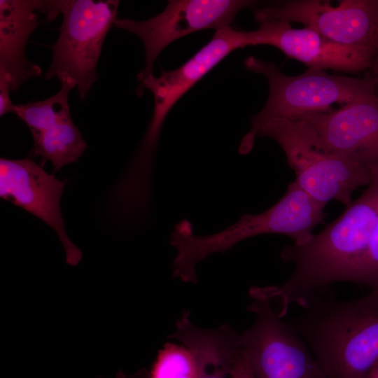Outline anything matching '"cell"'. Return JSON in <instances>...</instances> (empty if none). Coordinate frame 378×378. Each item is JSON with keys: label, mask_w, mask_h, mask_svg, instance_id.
Here are the masks:
<instances>
[{"label": "cell", "mask_w": 378, "mask_h": 378, "mask_svg": "<svg viewBox=\"0 0 378 378\" xmlns=\"http://www.w3.org/2000/svg\"><path fill=\"white\" fill-rule=\"evenodd\" d=\"M233 365L223 363H202L199 378H230Z\"/></svg>", "instance_id": "19"}, {"label": "cell", "mask_w": 378, "mask_h": 378, "mask_svg": "<svg viewBox=\"0 0 378 378\" xmlns=\"http://www.w3.org/2000/svg\"><path fill=\"white\" fill-rule=\"evenodd\" d=\"M356 283L378 290V217L360 266Z\"/></svg>", "instance_id": "18"}, {"label": "cell", "mask_w": 378, "mask_h": 378, "mask_svg": "<svg viewBox=\"0 0 378 378\" xmlns=\"http://www.w3.org/2000/svg\"><path fill=\"white\" fill-rule=\"evenodd\" d=\"M287 323L307 344L328 378H369L378 365V290L340 301L326 288Z\"/></svg>", "instance_id": "2"}, {"label": "cell", "mask_w": 378, "mask_h": 378, "mask_svg": "<svg viewBox=\"0 0 378 378\" xmlns=\"http://www.w3.org/2000/svg\"><path fill=\"white\" fill-rule=\"evenodd\" d=\"M200 374V363L190 350L168 343L160 351L150 378H199Z\"/></svg>", "instance_id": "17"}, {"label": "cell", "mask_w": 378, "mask_h": 378, "mask_svg": "<svg viewBox=\"0 0 378 378\" xmlns=\"http://www.w3.org/2000/svg\"><path fill=\"white\" fill-rule=\"evenodd\" d=\"M118 5L117 0L58 1L63 20L46 80L57 77L61 85L76 88L81 99L86 97L98 78L97 62Z\"/></svg>", "instance_id": "6"}, {"label": "cell", "mask_w": 378, "mask_h": 378, "mask_svg": "<svg viewBox=\"0 0 378 378\" xmlns=\"http://www.w3.org/2000/svg\"><path fill=\"white\" fill-rule=\"evenodd\" d=\"M258 22H300L343 46L375 49L378 37V0H343L337 6L321 0H292L256 8Z\"/></svg>", "instance_id": "9"}, {"label": "cell", "mask_w": 378, "mask_h": 378, "mask_svg": "<svg viewBox=\"0 0 378 378\" xmlns=\"http://www.w3.org/2000/svg\"><path fill=\"white\" fill-rule=\"evenodd\" d=\"M253 4L247 0H169L153 18L117 19L114 25L136 34L144 46L146 64L137 75L140 82L153 74L155 60L171 43L195 31L229 27L240 10Z\"/></svg>", "instance_id": "10"}, {"label": "cell", "mask_w": 378, "mask_h": 378, "mask_svg": "<svg viewBox=\"0 0 378 378\" xmlns=\"http://www.w3.org/2000/svg\"><path fill=\"white\" fill-rule=\"evenodd\" d=\"M248 46L269 45L309 68L357 73L370 68L375 49L334 43L309 27L294 29L289 22L266 21L246 31Z\"/></svg>", "instance_id": "12"}, {"label": "cell", "mask_w": 378, "mask_h": 378, "mask_svg": "<svg viewBox=\"0 0 378 378\" xmlns=\"http://www.w3.org/2000/svg\"><path fill=\"white\" fill-rule=\"evenodd\" d=\"M369 378H378V365L372 370Z\"/></svg>", "instance_id": "23"}, {"label": "cell", "mask_w": 378, "mask_h": 378, "mask_svg": "<svg viewBox=\"0 0 378 378\" xmlns=\"http://www.w3.org/2000/svg\"><path fill=\"white\" fill-rule=\"evenodd\" d=\"M378 217V169L362 195L335 220L302 244L284 246L281 258L291 263L294 270L281 286L260 287L283 318L288 307H302L316 290L333 283H356L360 264L365 255Z\"/></svg>", "instance_id": "1"}, {"label": "cell", "mask_w": 378, "mask_h": 378, "mask_svg": "<svg viewBox=\"0 0 378 378\" xmlns=\"http://www.w3.org/2000/svg\"><path fill=\"white\" fill-rule=\"evenodd\" d=\"M311 125L332 150L371 172L378 169V95L338 110L296 118Z\"/></svg>", "instance_id": "13"}, {"label": "cell", "mask_w": 378, "mask_h": 378, "mask_svg": "<svg viewBox=\"0 0 378 378\" xmlns=\"http://www.w3.org/2000/svg\"><path fill=\"white\" fill-rule=\"evenodd\" d=\"M370 69H372V76L378 79V37L377 38L376 43H375V55L372 60V63L370 66Z\"/></svg>", "instance_id": "22"}, {"label": "cell", "mask_w": 378, "mask_h": 378, "mask_svg": "<svg viewBox=\"0 0 378 378\" xmlns=\"http://www.w3.org/2000/svg\"><path fill=\"white\" fill-rule=\"evenodd\" d=\"M249 295L255 321L240 334L244 358L257 378H328L312 352L258 287Z\"/></svg>", "instance_id": "8"}, {"label": "cell", "mask_w": 378, "mask_h": 378, "mask_svg": "<svg viewBox=\"0 0 378 378\" xmlns=\"http://www.w3.org/2000/svg\"><path fill=\"white\" fill-rule=\"evenodd\" d=\"M248 46L246 31L226 27L216 30L211 39L177 69L162 70L160 76L151 74L140 81L136 93L141 94L148 89L153 94L154 108L148 129L127 166L132 176L151 178L162 126L175 104L230 52Z\"/></svg>", "instance_id": "7"}, {"label": "cell", "mask_w": 378, "mask_h": 378, "mask_svg": "<svg viewBox=\"0 0 378 378\" xmlns=\"http://www.w3.org/2000/svg\"><path fill=\"white\" fill-rule=\"evenodd\" d=\"M36 11L37 1H0V76L10 81L11 91L41 75L25 55L29 37L40 23Z\"/></svg>", "instance_id": "14"}, {"label": "cell", "mask_w": 378, "mask_h": 378, "mask_svg": "<svg viewBox=\"0 0 378 378\" xmlns=\"http://www.w3.org/2000/svg\"><path fill=\"white\" fill-rule=\"evenodd\" d=\"M230 378H257L250 369L243 351L231 369Z\"/></svg>", "instance_id": "21"}, {"label": "cell", "mask_w": 378, "mask_h": 378, "mask_svg": "<svg viewBox=\"0 0 378 378\" xmlns=\"http://www.w3.org/2000/svg\"><path fill=\"white\" fill-rule=\"evenodd\" d=\"M11 84L8 80L0 76V116L8 113H15V104L11 102Z\"/></svg>", "instance_id": "20"}, {"label": "cell", "mask_w": 378, "mask_h": 378, "mask_svg": "<svg viewBox=\"0 0 378 378\" xmlns=\"http://www.w3.org/2000/svg\"><path fill=\"white\" fill-rule=\"evenodd\" d=\"M256 136L274 140L284 152L295 182L307 193L326 204L337 200L348 207L351 195L368 186L372 173L368 167L330 148L308 122L277 118L264 124Z\"/></svg>", "instance_id": "4"}, {"label": "cell", "mask_w": 378, "mask_h": 378, "mask_svg": "<svg viewBox=\"0 0 378 378\" xmlns=\"http://www.w3.org/2000/svg\"><path fill=\"white\" fill-rule=\"evenodd\" d=\"M244 66L267 78L270 92L263 108L251 117V128L239 146L241 154L252 149L257 132L272 120L326 113L333 104L346 105L377 95L378 79L373 76L357 78L330 74L314 68L291 76L283 74L274 63L253 56L246 58Z\"/></svg>", "instance_id": "5"}, {"label": "cell", "mask_w": 378, "mask_h": 378, "mask_svg": "<svg viewBox=\"0 0 378 378\" xmlns=\"http://www.w3.org/2000/svg\"><path fill=\"white\" fill-rule=\"evenodd\" d=\"M66 181L47 173L34 160L0 158V197L40 218L57 234L68 264L76 265L82 257L69 239L62 216L60 199Z\"/></svg>", "instance_id": "11"}, {"label": "cell", "mask_w": 378, "mask_h": 378, "mask_svg": "<svg viewBox=\"0 0 378 378\" xmlns=\"http://www.w3.org/2000/svg\"><path fill=\"white\" fill-rule=\"evenodd\" d=\"M32 136L31 155L41 157L39 164L43 167L47 161H50L52 174L64 166L76 162L87 148V143L71 118L52 125Z\"/></svg>", "instance_id": "15"}, {"label": "cell", "mask_w": 378, "mask_h": 378, "mask_svg": "<svg viewBox=\"0 0 378 378\" xmlns=\"http://www.w3.org/2000/svg\"><path fill=\"white\" fill-rule=\"evenodd\" d=\"M71 90L68 85H62L60 90L48 99L15 104V113L27 125L33 135L71 118L68 103Z\"/></svg>", "instance_id": "16"}, {"label": "cell", "mask_w": 378, "mask_h": 378, "mask_svg": "<svg viewBox=\"0 0 378 378\" xmlns=\"http://www.w3.org/2000/svg\"><path fill=\"white\" fill-rule=\"evenodd\" d=\"M326 204L302 190L295 181L284 196L270 209L258 214H245L225 230L211 235L194 234L188 220L178 223L170 235L176 249L173 276L196 283V265L211 254L225 253L242 240L264 234H281L293 239L295 244L307 242L312 230L325 218Z\"/></svg>", "instance_id": "3"}]
</instances>
